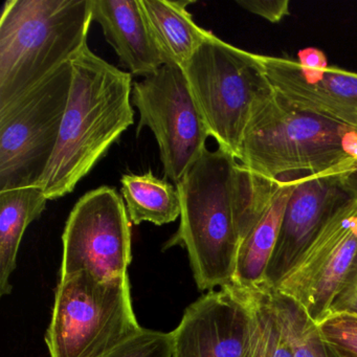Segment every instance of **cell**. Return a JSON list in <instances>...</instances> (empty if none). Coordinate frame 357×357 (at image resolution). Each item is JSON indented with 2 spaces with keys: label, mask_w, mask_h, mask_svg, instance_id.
<instances>
[{
  "label": "cell",
  "mask_w": 357,
  "mask_h": 357,
  "mask_svg": "<svg viewBox=\"0 0 357 357\" xmlns=\"http://www.w3.org/2000/svg\"><path fill=\"white\" fill-rule=\"evenodd\" d=\"M338 183L351 199L357 200V162L337 175Z\"/></svg>",
  "instance_id": "obj_25"
},
{
  "label": "cell",
  "mask_w": 357,
  "mask_h": 357,
  "mask_svg": "<svg viewBox=\"0 0 357 357\" xmlns=\"http://www.w3.org/2000/svg\"><path fill=\"white\" fill-rule=\"evenodd\" d=\"M237 3L246 11L273 24L281 22L290 13L288 0H244L237 1Z\"/></svg>",
  "instance_id": "obj_23"
},
{
  "label": "cell",
  "mask_w": 357,
  "mask_h": 357,
  "mask_svg": "<svg viewBox=\"0 0 357 357\" xmlns=\"http://www.w3.org/2000/svg\"><path fill=\"white\" fill-rule=\"evenodd\" d=\"M171 332L142 328L137 334L101 357H172Z\"/></svg>",
  "instance_id": "obj_21"
},
{
  "label": "cell",
  "mask_w": 357,
  "mask_h": 357,
  "mask_svg": "<svg viewBox=\"0 0 357 357\" xmlns=\"http://www.w3.org/2000/svg\"><path fill=\"white\" fill-rule=\"evenodd\" d=\"M254 173L218 148L206 149L176 185L181 223L164 250L181 246L198 289L233 283Z\"/></svg>",
  "instance_id": "obj_1"
},
{
  "label": "cell",
  "mask_w": 357,
  "mask_h": 357,
  "mask_svg": "<svg viewBox=\"0 0 357 357\" xmlns=\"http://www.w3.org/2000/svg\"><path fill=\"white\" fill-rule=\"evenodd\" d=\"M271 300L294 357H353L328 340L298 303L273 288Z\"/></svg>",
  "instance_id": "obj_19"
},
{
  "label": "cell",
  "mask_w": 357,
  "mask_h": 357,
  "mask_svg": "<svg viewBox=\"0 0 357 357\" xmlns=\"http://www.w3.org/2000/svg\"><path fill=\"white\" fill-rule=\"evenodd\" d=\"M298 59L296 61L300 62L303 66H309V68H319V66H328L325 54L321 50L314 49V47L302 50L298 54Z\"/></svg>",
  "instance_id": "obj_26"
},
{
  "label": "cell",
  "mask_w": 357,
  "mask_h": 357,
  "mask_svg": "<svg viewBox=\"0 0 357 357\" xmlns=\"http://www.w3.org/2000/svg\"><path fill=\"white\" fill-rule=\"evenodd\" d=\"M242 288L250 315V333L243 357H294L273 311L271 288L267 285Z\"/></svg>",
  "instance_id": "obj_20"
},
{
  "label": "cell",
  "mask_w": 357,
  "mask_h": 357,
  "mask_svg": "<svg viewBox=\"0 0 357 357\" xmlns=\"http://www.w3.org/2000/svg\"><path fill=\"white\" fill-rule=\"evenodd\" d=\"M122 195L131 223L169 225L181 217V200L176 185L156 177L151 171L145 174H125L121 178Z\"/></svg>",
  "instance_id": "obj_18"
},
{
  "label": "cell",
  "mask_w": 357,
  "mask_h": 357,
  "mask_svg": "<svg viewBox=\"0 0 357 357\" xmlns=\"http://www.w3.org/2000/svg\"><path fill=\"white\" fill-rule=\"evenodd\" d=\"M132 75L89 45L72 61V84L57 147L39 187L49 200L74 191L135 122Z\"/></svg>",
  "instance_id": "obj_2"
},
{
  "label": "cell",
  "mask_w": 357,
  "mask_h": 357,
  "mask_svg": "<svg viewBox=\"0 0 357 357\" xmlns=\"http://www.w3.org/2000/svg\"><path fill=\"white\" fill-rule=\"evenodd\" d=\"M317 326L328 340L351 356L357 357L356 313H330Z\"/></svg>",
  "instance_id": "obj_22"
},
{
  "label": "cell",
  "mask_w": 357,
  "mask_h": 357,
  "mask_svg": "<svg viewBox=\"0 0 357 357\" xmlns=\"http://www.w3.org/2000/svg\"><path fill=\"white\" fill-rule=\"evenodd\" d=\"M91 0H8L0 18V106L87 45Z\"/></svg>",
  "instance_id": "obj_3"
},
{
  "label": "cell",
  "mask_w": 357,
  "mask_h": 357,
  "mask_svg": "<svg viewBox=\"0 0 357 357\" xmlns=\"http://www.w3.org/2000/svg\"><path fill=\"white\" fill-rule=\"evenodd\" d=\"M275 93L288 104L357 130V73L309 68L296 60L259 55Z\"/></svg>",
  "instance_id": "obj_12"
},
{
  "label": "cell",
  "mask_w": 357,
  "mask_h": 357,
  "mask_svg": "<svg viewBox=\"0 0 357 357\" xmlns=\"http://www.w3.org/2000/svg\"><path fill=\"white\" fill-rule=\"evenodd\" d=\"M183 70L211 137L238 160L252 118L275 95L259 55L212 33Z\"/></svg>",
  "instance_id": "obj_5"
},
{
  "label": "cell",
  "mask_w": 357,
  "mask_h": 357,
  "mask_svg": "<svg viewBox=\"0 0 357 357\" xmlns=\"http://www.w3.org/2000/svg\"><path fill=\"white\" fill-rule=\"evenodd\" d=\"M93 22L101 26L121 64L143 78L164 66L152 40L141 0H91Z\"/></svg>",
  "instance_id": "obj_15"
},
{
  "label": "cell",
  "mask_w": 357,
  "mask_h": 357,
  "mask_svg": "<svg viewBox=\"0 0 357 357\" xmlns=\"http://www.w3.org/2000/svg\"><path fill=\"white\" fill-rule=\"evenodd\" d=\"M132 103L139 112L137 135L148 127L160 148L165 178L177 185L202 158L211 137L183 68L164 64L135 81Z\"/></svg>",
  "instance_id": "obj_8"
},
{
  "label": "cell",
  "mask_w": 357,
  "mask_h": 357,
  "mask_svg": "<svg viewBox=\"0 0 357 357\" xmlns=\"http://www.w3.org/2000/svg\"><path fill=\"white\" fill-rule=\"evenodd\" d=\"M336 312H350L357 314V256L340 292L332 304L329 314Z\"/></svg>",
  "instance_id": "obj_24"
},
{
  "label": "cell",
  "mask_w": 357,
  "mask_h": 357,
  "mask_svg": "<svg viewBox=\"0 0 357 357\" xmlns=\"http://www.w3.org/2000/svg\"><path fill=\"white\" fill-rule=\"evenodd\" d=\"M250 315L243 288L210 290L185 308L172 333V357H243Z\"/></svg>",
  "instance_id": "obj_11"
},
{
  "label": "cell",
  "mask_w": 357,
  "mask_h": 357,
  "mask_svg": "<svg viewBox=\"0 0 357 357\" xmlns=\"http://www.w3.org/2000/svg\"><path fill=\"white\" fill-rule=\"evenodd\" d=\"M193 3L189 0H141L150 35L164 64L183 68L212 34L194 22L188 11Z\"/></svg>",
  "instance_id": "obj_16"
},
{
  "label": "cell",
  "mask_w": 357,
  "mask_h": 357,
  "mask_svg": "<svg viewBox=\"0 0 357 357\" xmlns=\"http://www.w3.org/2000/svg\"><path fill=\"white\" fill-rule=\"evenodd\" d=\"M238 162L268 179L338 175L357 162V130L302 112L275 93L252 118Z\"/></svg>",
  "instance_id": "obj_4"
},
{
  "label": "cell",
  "mask_w": 357,
  "mask_h": 357,
  "mask_svg": "<svg viewBox=\"0 0 357 357\" xmlns=\"http://www.w3.org/2000/svg\"><path fill=\"white\" fill-rule=\"evenodd\" d=\"M357 256V200L344 202L273 288L298 303L317 324L329 314Z\"/></svg>",
  "instance_id": "obj_10"
},
{
  "label": "cell",
  "mask_w": 357,
  "mask_h": 357,
  "mask_svg": "<svg viewBox=\"0 0 357 357\" xmlns=\"http://www.w3.org/2000/svg\"><path fill=\"white\" fill-rule=\"evenodd\" d=\"M72 62L0 106V192L40 185L57 147Z\"/></svg>",
  "instance_id": "obj_7"
},
{
  "label": "cell",
  "mask_w": 357,
  "mask_h": 357,
  "mask_svg": "<svg viewBox=\"0 0 357 357\" xmlns=\"http://www.w3.org/2000/svg\"><path fill=\"white\" fill-rule=\"evenodd\" d=\"M62 244L60 279L82 271L99 280L128 275L131 221L116 189L104 185L78 200L66 221Z\"/></svg>",
  "instance_id": "obj_9"
},
{
  "label": "cell",
  "mask_w": 357,
  "mask_h": 357,
  "mask_svg": "<svg viewBox=\"0 0 357 357\" xmlns=\"http://www.w3.org/2000/svg\"><path fill=\"white\" fill-rule=\"evenodd\" d=\"M300 175H287L280 179L254 175L231 284L242 287L266 285L267 268L277 246L284 213Z\"/></svg>",
  "instance_id": "obj_14"
},
{
  "label": "cell",
  "mask_w": 357,
  "mask_h": 357,
  "mask_svg": "<svg viewBox=\"0 0 357 357\" xmlns=\"http://www.w3.org/2000/svg\"><path fill=\"white\" fill-rule=\"evenodd\" d=\"M349 199L337 175L301 174L288 200L266 285L273 288L296 264L333 213Z\"/></svg>",
  "instance_id": "obj_13"
},
{
  "label": "cell",
  "mask_w": 357,
  "mask_h": 357,
  "mask_svg": "<svg viewBox=\"0 0 357 357\" xmlns=\"http://www.w3.org/2000/svg\"><path fill=\"white\" fill-rule=\"evenodd\" d=\"M47 202L38 185L0 192V296L11 294L10 280L22 237L29 225L41 216Z\"/></svg>",
  "instance_id": "obj_17"
},
{
  "label": "cell",
  "mask_w": 357,
  "mask_h": 357,
  "mask_svg": "<svg viewBox=\"0 0 357 357\" xmlns=\"http://www.w3.org/2000/svg\"><path fill=\"white\" fill-rule=\"evenodd\" d=\"M142 328L128 275L99 280L82 271L59 280L45 344L51 357H101Z\"/></svg>",
  "instance_id": "obj_6"
}]
</instances>
